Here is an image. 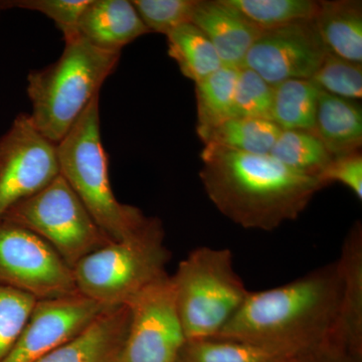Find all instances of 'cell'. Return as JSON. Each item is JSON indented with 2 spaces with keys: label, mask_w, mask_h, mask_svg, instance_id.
<instances>
[{
  "label": "cell",
  "mask_w": 362,
  "mask_h": 362,
  "mask_svg": "<svg viewBox=\"0 0 362 362\" xmlns=\"http://www.w3.org/2000/svg\"><path fill=\"white\" fill-rule=\"evenodd\" d=\"M340 295L337 259L288 284L250 292L216 337L247 342L283 358L318 349L329 342Z\"/></svg>",
  "instance_id": "obj_1"
},
{
  "label": "cell",
  "mask_w": 362,
  "mask_h": 362,
  "mask_svg": "<svg viewBox=\"0 0 362 362\" xmlns=\"http://www.w3.org/2000/svg\"><path fill=\"white\" fill-rule=\"evenodd\" d=\"M201 180L216 209L247 230L272 232L296 220L324 188L313 176L287 168L270 154L206 145Z\"/></svg>",
  "instance_id": "obj_2"
},
{
  "label": "cell",
  "mask_w": 362,
  "mask_h": 362,
  "mask_svg": "<svg viewBox=\"0 0 362 362\" xmlns=\"http://www.w3.org/2000/svg\"><path fill=\"white\" fill-rule=\"evenodd\" d=\"M121 52L105 51L78 33L65 39L58 61L28 77L33 105L30 120L47 140L58 144L77 122L107 78L116 70Z\"/></svg>",
  "instance_id": "obj_3"
},
{
  "label": "cell",
  "mask_w": 362,
  "mask_h": 362,
  "mask_svg": "<svg viewBox=\"0 0 362 362\" xmlns=\"http://www.w3.org/2000/svg\"><path fill=\"white\" fill-rule=\"evenodd\" d=\"M100 94L93 98L68 134L57 144L59 175L97 225L112 240H122L148 221L141 209L121 204L112 189L108 156L100 131Z\"/></svg>",
  "instance_id": "obj_4"
},
{
  "label": "cell",
  "mask_w": 362,
  "mask_h": 362,
  "mask_svg": "<svg viewBox=\"0 0 362 362\" xmlns=\"http://www.w3.org/2000/svg\"><path fill=\"white\" fill-rule=\"evenodd\" d=\"M171 252L161 221L149 218L127 239L112 242L74 267L78 293L102 306L126 305L149 285L168 276Z\"/></svg>",
  "instance_id": "obj_5"
},
{
  "label": "cell",
  "mask_w": 362,
  "mask_h": 362,
  "mask_svg": "<svg viewBox=\"0 0 362 362\" xmlns=\"http://www.w3.org/2000/svg\"><path fill=\"white\" fill-rule=\"evenodd\" d=\"M170 277L187 340L218 337L250 293L228 249L197 247Z\"/></svg>",
  "instance_id": "obj_6"
},
{
  "label": "cell",
  "mask_w": 362,
  "mask_h": 362,
  "mask_svg": "<svg viewBox=\"0 0 362 362\" xmlns=\"http://www.w3.org/2000/svg\"><path fill=\"white\" fill-rule=\"evenodd\" d=\"M1 220L39 235L71 269L88 255L115 242L97 225L61 175L11 207Z\"/></svg>",
  "instance_id": "obj_7"
},
{
  "label": "cell",
  "mask_w": 362,
  "mask_h": 362,
  "mask_svg": "<svg viewBox=\"0 0 362 362\" xmlns=\"http://www.w3.org/2000/svg\"><path fill=\"white\" fill-rule=\"evenodd\" d=\"M0 286L39 300L77 294L73 269L39 235L0 220Z\"/></svg>",
  "instance_id": "obj_8"
},
{
  "label": "cell",
  "mask_w": 362,
  "mask_h": 362,
  "mask_svg": "<svg viewBox=\"0 0 362 362\" xmlns=\"http://www.w3.org/2000/svg\"><path fill=\"white\" fill-rule=\"evenodd\" d=\"M126 306L129 325L119 362H177L187 337L170 276L145 288Z\"/></svg>",
  "instance_id": "obj_9"
},
{
  "label": "cell",
  "mask_w": 362,
  "mask_h": 362,
  "mask_svg": "<svg viewBox=\"0 0 362 362\" xmlns=\"http://www.w3.org/2000/svg\"><path fill=\"white\" fill-rule=\"evenodd\" d=\"M59 175L57 144L40 134L30 115L16 117L0 137V220Z\"/></svg>",
  "instance_id": "obj_10"
},
{
  "label": "cell",
  "mask_w": 362,
  "mask_h": 362,
  "mask_svg": "<svg viewBox=\"0 0 362 362\" xmlns=\"http://www.w3.org/2000/svg\"><path fill=\"white\" fill-rule=\"evenodd\" d=\"M329 54L314 20L262 32L244 66L276 87L288 80H310Z\"/></svg>",
  "instance_id": "obj_11"
},
{
  "label": "cell",
  "mask_w": 362,
  "mask_h": 362,
  "mask_svg": "<svg viewBox=\"0 0 362 362\" xmlns=\"http://www.w3.org/2000/svg\"><path fill=\"white\" fill-rule=\"evenodd\" d=\"M105 309L80 293L39 300L4 362L40 361L82 334Z\"/></svg>",
  "instance_id": "obj_12"
},
{
  "label": "cell",
  "mask_w": 362,
  "mask_h": 362,
  "mask_svg": "<svg viewBox=\"0 0 362 362\" xmlns=\"http://www.w3.org/2000/svg\"><path fill=\"white\" fill-rule=\"evenodd\" d=\"M341 295L331 344L362 358V228L356 223L345 238L337 259Z\"/></svg>",
  "instance_id": "obj_13"
},
{
  "label": "cell",
  "mask_w": 362,
  "mask_h": 362,
  "mask_svg": "<svg viewBox=\"0 0 362 362\" xmlns=\"http://www.w3.org/2000/svg\"><path fill=\"white\" fill-rule=\"evenodd\" d=\"M192 23L211 40L223 66L240 69L262 32L226 0L199 1Z\"/></svg>",
  "instance_id": "obj_14"
},
{
  "label": "cell",
  "mask_w": 362,
  "mask_h": 362,
  "mask_svg": "<svg viewBox=\"0 0 362 362\" xmlns=\"http://www.w3.org/2000/svg\"><path fill=\"white\" fill-rule=\"evenodd\" d=\"M128 325L126 305L105 309L82 334L37 362H119Z\"/></svg>",
  "instance_id": "obj_15"
},
{
  "label": "cell",
  "mask_w": 362,
  "mask_h": 362,
  "mask_svg": "<svg viewBox=\"0 0 362 362\" xmlns=\"http://www.w3.org/2000/svg\"><path fill=\"white\" fill-rule=\"evenodd\" d=\"M77 30L90 45L112 52H121L125 45L150 33L127 0H90Z\"/></svg>",
  "instance_id": "obj_16"
},
{
  "label": "cell",
  "mask_w": 362,
  "mask_h": 362,
  "mask_svg": "<svg viewBox=\"0 0 362 362\" xmlns=\"http://www.w3.org/2000/svg\"><path fill=\"white\" fill-rule=\"evenodd\" d=\"M313 133L333 157L361 151V107L354 100L320 90Z\"/></svg>",
  "instance_id": "obj_17"
},
{
  "label": "cell",
  "mask_w": 362,
  "mask_h": 362,
  "mask_svg": "<svg viewBox=\"0 0 362 362\" xmlns=\"http://www.w3.org/2000/svg\"><path fill=\"white\" fill-rule=\"evenodd\" d=\"M314 23L329 54L362 64L361 1H319Z\"/></svg>",
  "instance_id": "obj_18"
},
{
  "label": "cell",
  "mask_w": 362,
  "mask_h": 362,
  "mask_svg": "<svg viewBox=\"0 0 362 362\" xmlns=\"http://www.w3.org/2000/svg\"><path fill=\"white\" fill-rule=\"evenodd\" d=\"M281 132L272 121L240 117H233L209 129L197 130L206 145L259 156L270 153Z\"/></svg>",
  "instance_id": "obj_19"
},
{
  "label": "cell",
  "mask_w": 362,
  "mask_h": 362,
  "mask_svg": "<svg viewBox=\"0 0 362 362\" xmlns=\"http://www.w3.org/2000/svg\"><path fill=\"white\" fill-rule=\"evenodd\" d=\"M168 54L175 59L181 73L195 84L223 66L211 40L194 23H185L168 35Z\"/></svg>",
  "instance_id": "obj_20"
},
{
  "label": "cell",
  "mask_w": 362,
  "mask_h": 362,
  "mask_svg": "<svg viewBox=\"0 0 362 362\" xmlns=\"http://www.w3.org/2000/svg\"><path fill=\"white\" fill-rule=\"evenodd\" d=\"M320 90L310 80H288L274 87L272 121L281 130L313 132Z\"/></svg>",
  "instance_id": "obj_21"
},
{
  "label": "cell",
  "mask_w": 362,
  "mask_h": 362,
  "mask_svg": "<svg viewBox=\"0 0 362 362\" xmlns=\"http://www.w3.org/2000/svg\"><path fill=\"white\" fill-rule=\"evenodd\" d=\"M239 69L221 66L197 83V130L209 129L235 117V90Z\"/></svg>",
  "instance_id": "obj_22"
},
{
  "label": "cell",
  "mask_w": 362,
  "mask_h": 362,
  "mask_svg": "<svg viewBox=\"0 0 362 362\" xmlns=\"http://www.w3.org/2000/svg\"><path fill=\"white\" fill-rule=\"evenodd\" d=\"M259 32L311 21L318 13L319 1L312 0H226Z\"/></svg>",
  "instance_id": "obj_23"
},
{
  "label": "cell",
  "mask_w": 362,
  "mask_h": 362,
  "mask_svg": "<svg viewBox=\"0 0 362 362\" xmlns=\"http://www.w3.org/2000/svg\"><path fill=\"white\" fill-rule=\"evenodd\" d=\"M269 154L287 168L316 178L333 157L313 132L303 130L282 131Z\"/></svg>",
  "instance_id": "obj_24"
},
{
  "label": "cell",
  "mask_w": 362,
  "mask_h": 362,
  "mask_svg": "<svg viewBox=\"0 0 362 362\" xmlns=\"http://www.w3.org/2000/svg\"><path fill=\"white\" fill-rule=\"evenodd\" d=\"M282 359L247 342L211 337L187 340L177 362H280Z\"/></svg>",
  "instance_id": "obj_25"
},
{
  "label": "cell",
  "mask_w": 362,
  "mask_h": 362,
  "mask_svg": "<svg viewBox=\"0 0 362 362\" xmlns=\"http://www.w3.org/2000/svg\"><path fill=\"white\" fill-rule=\"evenodd\" d=\"M310 81L319 90L333 96L354 101L361 99V64L328 54Z\"/></svg>",
  "instance_id": "obj_26"
},
{
  "label": "cell",
  "mask_w": 362,
  "mask_h": 362,
  "mask_svg": "<svg viewBox=\"0 0 362 362\" xmlns=\"http://www.w3.org/2000/svg\"><path fill=\"white\" fill-rule=\"evenodd\" d=\"M273 104V86L251 69H239L235 90V117L272 121Z\"/></svg>",
  "instance_id": "obj_27"
},
{
  "label": "cell",
  "mask_w": 362,
  "mask_h": 362,
  "mask_svg": "<svg viewBox=\"0 0 362 362\" xmlns=\"http://www.w3.org/2000/svg\"><path fill=\"white\" fill-rule=\"evenodd\" d=\"M37 302L30 295L0 286V362L13 349Z\"/></svg>",
  "instance_id": "obj_28"
},
{
  "label": "cell",
  "mask_w": 362,
  "mask_h": 362,
  "mask_svg": "<svg viewBox=\"0 0 362 362\" xmlns=\"http://www.w3.org/2000/svg\"><path fill=\"white\" fill-rule=\"evenodd\" d=\"M136 11L150 33H169L190 23L199 0H134Z\"/></svg>",
  "instance_id": "obj_29"
},
{
  "label": "cell",
  "mask_w": 362,
  "mask_h": 362,
  "mask_svg": "<svg viewBox=\"0 0 362 362\" xmlns=\"http://www.w3.org/2000/svg\"><path fill=\"white\" fill-rule=\"evenodd\" d=\"M90 0H16L0 1L1 8L20 7L44 13L54 21L64 37L77 35L78 23Z\"/></svg>",
  "instance_id": "obj_30"
},
{
  "label": "cell",
  "mask_w": 362,
  "mask_h": 362,
  "mask_svg": "<svg viewBox=\"0 0 362 362\" xmlns=\"http://www.w3.org/2000/svg\"><path fill=\"white\" fill-rule=\"evenodd\" d=\"M317 180L324 187L338 182L349 188L359 201L362 199V156L361 151L332 157L319 173Z\"/></svg>",
  "instance_id": "obj_31"
},
{
  "label": "cell",
  "mask_w": 362,
  "mask_h": 362,
  "mask_svg": "<svg viewBox=\"0 0 362 362\" xmlns=\"http://www.w3.org/2000/svg\"><path fill=\"white\" fill-rule=\"evenodd\" d=\"M280 362H362V358L327 342L318 349L286 357Z\"/></svg>",
  "instance_id": "obj_32"
},
{
  "label": "cell",
  "mask_w": 362,
  "mask_h": 362,
  "mask_svg": "<svg viewBox=\"0 0 362 362\" xmlns=\"http://www.w3.org/2000/svg\"><path fill=\"white\" fill-rule=\"evenodd\" d=\"M1 9H2V8H1V4H0V11H1Z\"/></svg>",
  "instance_id": "obj_33"
}]
</instances>
